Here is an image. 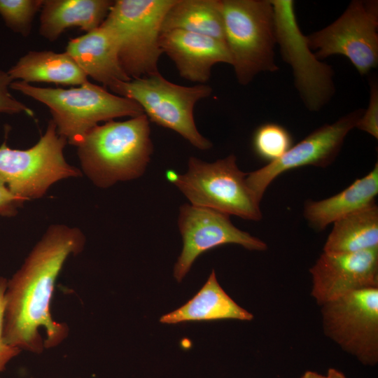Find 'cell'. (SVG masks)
<instances>
[{
    "label": "cell",
    "mask_w": 378,
    "mask_h": 378,
    "mask_svg": "<svg viewBox=\"0 0 378 378\" xmlns=\"http://www.w3.org/2000/svg\"><path fill=\"white\" fill-rule=\"evenodd\" d=\"M85 237L63 224L48 227L21 267L7 281L4 338L21 350L40 354L60 344L66 324L53 319L50 304L56 279L66 259L80 253Z\"/></svg>",
    "instance_id": "6da1fadb"
},
{
    "label": "cell",
    "mask_w": 378,
    "mask_h": 378,
    "mask_svg": "<svg viewBox=\"0 0 378 378\" xmlns=\"http://www.w3.org/2000/svg\"><path fill=\"white\" fill-rule=\"evenodd\" d=\"M114 1L43 0L39 34L50 42L67 29L78 27L86 33L98 28L106 19Z\"/></svg>",
    "instance_id": "e0dca14e"
},
{
    "label": "cell",
    "mask_w": 378,
    "mask_h": 378,
    "mask_svg": "<svg viewBox=\"0 0 378 378\" xmlns=\"http://www.w3.org/2000/svg\"><path fill=\"white\" fill-rule=\"evenodd\" d=\"M13 81L8 71L0 69V113L10 115L25 113L33 116V111L10 93L9 88Z\"/></svg>",
    "instance_id": "484cf974"
},
{
    "label": "cell",
    "mask_w": 378,
    "mask_h": 378,
    "mask_svg": "<svg viewBox=\"0 0 378 378\" xmlns=\"http://www.w3.org/2000/svg\"><path fill=\"white\" fill-rule=\"evenodd\" d=\"M13 81L80 85L88 76L66 52L29 51L7 71Z\"/></svg>",
    "instance_id": "ffe728a7"
},
{
    "label": "cell",
    "mask_w": 378,
    "mask_h": 378,
    "mask_svg": "<svg viewBox=\"0 0 378 378\" xmlns=\"http://www.w3.org/2000/svg\"><path fill=\"white\" fill-rule=\"evenodd\" d=\"M108 88L113 94L136 102L148 120L176 132L197 149L212 147V143L198 131L193 115L196 103L212 93L209 85L183 86L157 73L117 82Z\"/></svg>",
    "instance_id": "52a82bcc"
},
{
    "label": "cell",
    "mask_w": 378,
    "mask_h": 378,
    "mask_svg": "<svg viewBox=\"0 0 378 378\" xmlns=\"http://www.w3.org/2000/svg\"><path fill=\"white\" fill-rule=\"evenodd\" d=\"M24 202L13 195L4 180L0 178V216H14Z\"/></svg>",
    "instance_id": "83f0119b"
},
{
    "label": "cell",
    "mask_w": 378,
    "mask_h": 378,
    "mask_svg": "<svg viewBox=\"0 0 378 378\" xmlns=\"http://www.w3.org/2000/svg\"><path fill=\"white\" fill-rule=\"evenodd\" d=\"M378 194V164L365 176L356 179L340 192L318 201L307 200L303 215L317 230L336 220L375 204Z\"/></svg>",
    "instance_id": "ac0fdd59"
},
{
    "label": "cell",
    "mask_w": 378,
    "mask_h": 378,
    "mask_svg": "<svg viewBox=\"0 0 378 378\" xmlns=\"http://www.w3.org/2000/svg\"><path fill=\"white\" fill-rule=\"evenodd\" d=\"M175 29L225 43L221 0H176L164 18L162 32Z\"/></svg>",
    "instance_id": "44dd1931"
},
{
    "label": "cell",
    "mask_w": 378,
    "mask_h": 378,
    "mask_svg": "<svg viewBox=\"0 0 378 378\" xmlns=\"http://www.w3.org/2000/svg\"><path fill=\"white\" fill-rule=\"evenodd\" d=\"M251 313L236 303L219 284L214 270L198 293L178 309L161 316L162 323L223 319L251 321Z\"/></svg>",
    "instance_id": "d6986e66"
},
{
    "label": "cell",
    "mask_w": 378,
    "mask_h": 378,
    "mask_svg": "<svg viewBox=\"0 0 378 378\" xmlns=\"http://www.w3.org/2000/svg\"><path fill=\"white\" fill-rule=\"evenodd\" d=\"M10 88L48 106L57 134L75 146L99 122L144 114L134 101L109 92L89 80L68 89L40 88L15 80Z\"/></svg>",
    "instance_id": "3957f363"
},
{
    "label": "cell",
    "mask_w": 378,
    "mask_h": 378,
    "mask_svg": "<svg viewBox=\"0 0 378 378\" xmlns=\"http://www.w3.org/2000/svg\"><path fill=\"white\" fill-rule=\"evenodd\" d=\"M65 52L88 77L106 87L131 79L120 64L114 35L102 24L90 32L69 40Z\"/></svg>",
    "instance_id": "2e32d148"
},
{
    "label": "cell",
    "mask_w": 378,
    "mask_h": 378,
    "mask_svg": "<svg viewBox=\"0 0 378 378\" xmlns=\"http://www.w3.org/2000/svg\"><path fill=\"white\" fill-rule=\"evenodd\" d=\"M225 41L238 82L248 85L261 72L278 70L270 0H221Z\"/></svg>",
    "instance_id": "277c9868"
},
{
    "label": "cell",
    "mask_w": 378,
    "mask_h": 378,
    "mask_svg": "<svg viewBox=\"0 0 378 378\" xmlns=\"http://www.w3.org/2000/svg\"><path fill=\"white\" fill-rule=\"evenodd\" d=\"M321 307L325 335L363 365L378 361V287L360 289Z\"/></svg>",
    "instance_id": "8fae6325"
},
{
    "label": "cell",
    "mask_w": 378,
    "mask_h": 378,
    "mask_svg": "<svg viewBox=\"0 0 378 378\" xmlns=\"http://www.w3.org/2000/svg\"><path fill=\"white\" fill-rule=\"evenodd\" d=\"M67 141L50 120L38 141L25 150L0 146V178L10 192L24 201L42 197L55 183L82 174L64 158Z\"/></svg>",
    "instance_id": "ba28073f"
},
{
    "label": "cell",
    "mask_w": 378,
    "mask_h": 378,
    "mask_svg": "<svg viewBox=\"0 0 378 378\" xmlns=\"http://www.w3.org/2000/svg\"><path fill=\"white\" fill-rule=\"evenodd\" d=\"M175 1H114L102 24L114 35L120 64L130 78L159 73L162 24Z\"/></svg>",
    "instance_id": "8992f818"
},
{
    "label": "cell",
    "mask_w": 378,
    "mask_h": 378,
    "mask_svg": "<svg viewBox=\"0 0 378 378\" xmlns=\"http://www.w3.org/2000/svg\"><path fill=\"white\" fill-rule=\"evenodd\" d=\"M7 279L0 277V373L3 372L8 362L17 356L21 349L7 344L4 338V319L5 312V293Z\"/></svg>",
    "instance_id": "4316f807"
},
{
    "label": "cell",
    "mask_w": 378,
    "mask_h": 378,
    "mask_svg": "<svg viewBox=\"0 0 378 378\" xmlns=\"http://www.w3.org/2000/svg\"><path fill=\"white\" fill-rule=\"evenodd\" d=\"M43 3V0H0V16L11 31L27 37Z\"/></svg>",
    "instance_id": "cb8c5ba5"
},
{
    "label": "cell",
    "mask_w": 378,
    "mask_h": 378,
    "mask_svg": "<svg viewBox=\"0 0 378 378\" xmlns=\"http://www.w3.org/2000/svg\"><path fill=\"white\" fill-rule=\"evenodd\" d=\"M301 378H328V376H323L312 371H307Z\"/></svg>",
    "instance_id": "f546056e"
},
{
    "label": "cell",
    "mask_w": 378,
    "mask_h": 378,
    "mask_svg": "<svg viewBox=\"0 0 378 378\" xmlns=\"http://www.w3.org/2000/svg\"><path fill=\"white\" fill-rule=\"evenodd\" d=\"M247 174L239 169L232 154L211 163L190 157L186 173L168 170L166 178L192 205L259 221L262 218L260 202L248 185Z\"/></svg>",
    "instance_id": "5b68a950"
},
{
    "label": "cell",
    "mask_w": 378,
    "mask_h": 378,
    "mask_svg": "<svg viewBox=\"0 0 378 378\" xmlns=\"http://www.w3.org/2000/svg\"><path fill=\"white\" fill-rule=\"evenodd\" d=\"M355 127L378 139V85L374 78L370 80L368 106Z\"/></svg>",
    "instance_id": "d4e9b609"
},
{
    "label": "cell",
    "mask_w": 378,
    "mask_h": 378,
    "mask_svg": "<svg viewBox=\"0 0 378 378\" xmlns=\"http://www.w3.org/2000/svg\"><path fill=\"white\" fill-rule=\"evenodd\" d=\"M76 147L83 172L100 188L139 178L153 152L149 120L144 113L107 121L91 129Z\"/></svg>",
    "instance_id": "7a4b0ae2"
},
{
    "label": "cell",
    "mask_w": 378,
    "mask_h": 378,
    "mask_svg": "<svg viewBox=\"0 0 378 378\" xmlns=\"http://www.w3.org/2000/svg\"><path fill=\"white\" fill-rule=\"evenodd\" d=\"M252 145L255 154L270 163L280 158L290 148L293 138L282 125L268 122L255 130Z\"/></svg>",
    "instance_id": "603a6c76"
},
{
    "label": "cell",
    "mask_w": 378,
    "mask_h": 378,
    "mask_svg": "<svg viewBox=\"0 0 378 378\" xmlns=\"http://www.w3.org/2000/svg\"><path fill=\"white\" fill-rule=\"evenodd\" d=\"M160 46L174 63L180 76L205 84L217 63L232 64L226 44L214 38L183 30L163 31Z\"/></svg>",
    "instance_id": "9a60e30c"
},
{
    "label": "cell",
    "mask_w": 378,
    "mask_h": 378,
    "mask_svg": "<svg viewBox=\"0 0 378 378\" xmlns=\"http://www.w3.org/2000/svg\"><path fill=\"white\" fill-rule=\"evenodd\" d=\"M306 38L318 59L343 55L361 76L368 74L378 64L377 1H352L336 20Z\"/></svg>",
    "instance_id": "30bf717a"
},
{
    "label": "cell",
    "mask_w": 378,
    "mask_h": 378,
    "mask_svg": "<svg viewBox=\"0 0 378 378\" xmlns=\"http://www.w3.org/2000/svg\"><path fill=\"white\" fill-rule=\"evenodd\" d=\"M276 45L292 69L295 86L307 110L318 111L335 92L332 66L318 59L298 25L293 0H270Z\"/></svg>",
    "instance_id": "9c48e42d"
},
{
    "label": "cell",
    "mask_w": 378,
    "mask_h": 378,
    "mask_svg": "<svg viewBox=\"0 0 378 378\" xmlns=\"http://www.w3.org/2000/svg\"><path fill=\"white\" fill-rule=\"evenodd\" d=\"M327 376L328 378H346L342 372L333 368L328 370Z\"/></svg>",
    "instance_id": "f1b7e54d"
},
{
    "label": "cell",
    "mask_w": 378,
    "mask_h": 378,
    "mask_svg": "<svg viewBox=\"0 0 378 378\" xmlns=\"http://www.w3.org/2000/svg\"><path fill=\"white\" fill-rule=\"evenodd\" d=\"M356 109L332 124L324 125L304 138L278 160L247 174L250 188L260 202L265 190L277 176L304 166L326 167L340 153L344 139L363 113Z\"/></svg>",
    "instance_id": "4fadbf2b"
},
{
    "label": "cell",
    "mask_w": 378,
    "mask_h": 378,
    "mask_svg": "<svg viewBox=\"0 0 378 378\" xmlns=\"http://www.w3.org/2000/svg\"><path fill=\"white\" fill-rule=\"evenodd\" d=\"M311 294L321 306L347 293L378 287V248L351 253L323 252L309 269Z\"/></svg>",
    "instance_id": "5bb4252c"
},
{
    "label": "cell",
    "mask_w": 378,
    "mask_h": 378,
    "mask_svg": "<svg viewBox=\"0 0 378 378\" xmlns=\"http://www.w3.org/2000/svg\"><path fill=\"white\" fill-rule=\"evenodd\" d=\"M178 227L183 248L174 267V276L178 282L200 255L216 247L234 244L250 251L267 248L265 241L234 226L229 215L206 207L181 205Z\"/></svg>",
    "instance_id": "7c38bea8"
},
{
    "label": "cell",
    "mask_w": 378,
    "mask_h": 378,
    "mask_svg": "<svg viewBox=\"0 0 378 378\" xmlns=\"http://www.w3.org/2000/svg\"><path fill=\"white\" fill-rule=\"evenodd\" d=\"M378 248V206L376 204L333 223L323 252L351 253Z\"/></svg>",
    "instance_id": "7402d4cb"
}]
</instances>
